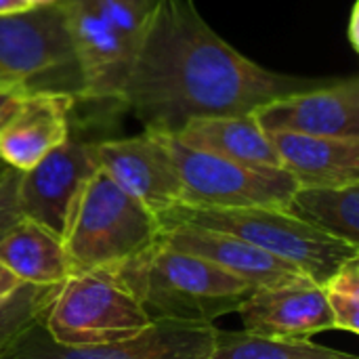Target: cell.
<instances>
[{
    "label": "cell",
    "mask_w": 359,
    "mask_h": 359,
    "mask_svg": "<svg viewBox=\"0 0 359 359\" xmlns=\"http://www.w3.org/2000/svg\"><path fill=\"white\" fill-rule=\"evenodd\" d=\"M172 137L191 149H200L219 158L250 166L280 168L273 143L257 122L255 114L196 118Z\"/></svg>",
    "instance_id": "2e32d148"
},
{
    "label": "cell",
    "mask_w": 359,
    "mask_h": 359,
    "mask_svg": "<svg viewBox=\"0 0 359 359\" xmlns=\"http://www.w3.org/2000/svg\"><path fill=\"white\" fill-rule=\"evenodd\" d=\"M358 4L353 6V11H351V23H349V38H351V44L358 48Z\"/></svg>",
    "instance_id": "4316f807"
},
{
    "label": "cell",
    "mask_w": 359,
    "mask_h": 359,
    "mask_svg": "<svg viewBox=\"0 0 359 359\" xmlns=\"http://www.w3.org/2000/svg\"><path fill=\"white\" fill-rule=\"evenodd\" d=\"M217 328L212 324L154 322L139 337L88 349L57 345L44 330V322L25 332L2 359H208Z\"/></svg>",
    "instance_id": "9c48e42d"
},
{
    "label": "cell",
    "mask_w": 359,
    "mask_h": 359,
    "mask_svg": "<svg viewBox=\"0 0 359 359\" xmlns=\"http://www.w3.org/2000/svg\"><path fill=\"white\" fill-rule=\"evenodd\" d=\"M0 265L21 284L34 286H59L74 273L63 240L29 219H21L0 240Z\"/></svg>",
    "instance_id": "e0dca14e"
},
{
    "label": "cell",
    "mask_w": 359,
    "mask_h": 359,
    "mask_svg": "<svg viewBox=\"0 0 359 359\" xmlns=\"http://www.w3.org/2000/svg\"><path fill=\"white\" fill-rule=\"evenodd\" d=\"M334 328L359 332V257L347 261L328 282L322 284Z\"/></svg>",
    "instance_id": "7402d4cb"
},
{
    "label": "cell",
    "mask_w": 359,
    "mask_h": 359,
    "mask_svg": "<svg viewBox=\"0 0 359 359\" xmlns=\"http://www.w3.org/2000/svg\"><path fill=\"white\" fill-rule=\"evenodd\" d=\"M76 103L74 95L57 90L21 95L0 126V160L19 172L36 166L72 135Z\"/></svg>",
    "instance_id": "4fadbf2b"
},
{
    "label": "cell",
    "mask_w": 359,
    "mask_h": 359,
    "mask_svg": "<svg viewBox=\"0 0 359 359\" xmlns=\"http://www.w3.org/2000/svg\"><path fill=\"white\" fill-rule=\"evenodd\" d=\"M99 168L156 217L181 204V179L164 133L97 141Z\"/></svg>",
    "instance_id": "30bf717a"
},
{
    "label": "cell",
    "mask_w": 359,
    "mask_h": 359,
    "mask_svg": "<svg viewBox=\"0 0 359 359\" xmlns=\"http://www.w3.org/2000/svg\"><path fill=\"white\" fill-rule=\"evenodd\" d=\"M29 6H46V4H53V2H59V0H25Z\"/></svg>",
    "instance_id": "83f0119b"
},
{
    "label": "cell",
    "mask_w": 359,
    "mask_h": 359,
    "mask_svg": "<svg viewBox=\"0 0 359 359\" xmlns=\"http://www.w3.org/2000/svg\"><path fill=\"white\" fill-rule=\"evenodd\" d=\"M116 271L154 322L208 326L238 311L255 290L215 263L166 248L158 240Z\"/></svg>",
    "instance_id": "7a4b0ae2"
},
{
    "label": "cell",
    "mask_w": 359,
    "mask_h": 359,
    "mask_svg": "<svg viewBox=\"0 0 359 359\" xmlns=\"http://www.w3.org/2000/svg\"><path fill=\"white\" fill-rule=\"evenodd\" d=\"M282 210L330 238L359 248V183L297 187Z\"/></svg>",
    "instance_id": "ac0fdd59"
},
{
    "label": "cell",
    "mask_w": 359,
    "mask_h": 359,
    "mask_svg": "<svg viewBox=\"0 0 359 359\" xmlns=\"http://www.w3.org/2000/svg\"><path fill=\"white\" fill-rule=\"evenodd\" d=\"M158 0H63L67 17L122 42L135 57Z\"/></svg>",
    "instance_id": "d6986e66"
},
{
    "label": "cell",
    "mask_w": 359,
    "mask_h": 359,
    "mask_svg": "<svg viewBox=\"0 0 359 359\" xmlns=\"http://www.w3.org/2000/svg\"><path fill=\"white\" fill-rule=\"evenodd\" d=\"M244 332L265 339L309 341L334 328L324 290L309 278L257 288L238 307Z\"/></svg>",
    "instance_id": "7c38bea8"
},
{
    "label": "cell",
    "mask_w": 359,
    "mask_h": 359,
    "mask_svg": "<svg viewBox=\"0 0 359 359\" xmlns=\"http://www.w3.org/2000/svg\"><path fill=\"white\" fill-rule=\"evenodd\" d=\"M97 170V141L69 135L36 166L21 172L19 208L23 219L50 229L63 240L76 200Z\"/></svg>",
    "instance_id": "ba28073f"
},
{
    "label": "cell",
    "mask_w": 359,
    "mask_h": 359,
    "mask_svg": "<svg viewBox=\"0 0 359 359\" xmlns=\"http://www.w3.org/2000/svg\"><path fill=\"white\" fill-rule=\"evenodd\" d=\"M181 179V204L200 208H284L297 181L278 166H250L191 149L166 135Z\"/></svg>",
    "instance_id": "52a82bcc"
},
{
    "label": "cell",
    "mask_w": 359,
    "mask_h": 359,
    "mask_svg": "<svg viewBox=\"0 0 359 359\" xmlns=\"http://www.w3.org/2000/svg\"><path fill=\"white\" fill-rule=\"evenodd\" d=\"M23 284L6 269V267H2L0 265V305L17 290V288H21Z\"/></svg>",
    "instance_id": "cb8c5ba5"
},
{
    "label": "cell",
    "mask_w": 359,
    "mask_h": 359,
    "mask_svg": "<svg viewBox=\"0 0 359 359\" xmlns=\"http://www.w3.org/2000/svg\"><path fill=\"white\" fill-rule=\"evenodd\" d=\"M59 286H34L23 284L0 305V359L4 358L19 339L34 326L42 324Z\"/></svg>",
    "instance_id": "44dd1931"
},
{
    "label": "cell",
    "mask_w": 359,
    "mask_h": 359,
    "mask_svg": "<svg viewBox=\"0 0 359 359\" xmlns=\"http://www.w3.org/2000/svg\"><path fill=\"white\" fill-rule=\"evenodd\" d=\"M280 160L299 187H343L359 183V139L267 133Z\"/></svg>",
    "instance_id": "9a60e30c"
},
{
    "label": "cell",
    "mask_w": 359,
    "mask_h": 359,
    "mask_svg": "<svg viewBox=\"0 0 359 359\" xmlns=\"http://www.w3.org/2000/svg\"><path fill=\"white\" fill-rule=\"evenodd\" d=\"M154 320L116 269L72 273L46 318V334L61 347L88 349L130 341Z\"/></svg>",
    "instance_id": "5b68a950"
},
{
    "label": "cell",
    "mask_w": 359,
    "mask_h": 359,
    "mask_svg": "<svg viewBox=\"0 0 359 359\" xmlns=\"http://www.w3.org/2000/svg\"><path fill=\"white\" fill-rule=\"evenodd\" d=\"M6 168H8V166H6V164H4V162H2V160H0V175H2V172H4V170H6Z\"/></svg>",
    "instance_id": "f1b7e54d"
},
{
    "label": "cell",
    "mask_w": 359,
    "mask_h": 359,
    "mask_svg": "<svg viewBox=\"0 0 359 359\" xmlns=\"http://www.w3.org/2000/svg\"><path fill=\"white\" fill-rule=\"evenodd\" d=\"M25 8H32L25 0H0V15H11Z\"/></svg>",
    "instance_id": "484cf974"
},
{
    "label": "cell",
    "mask_w": 359,
    "mask_h": 359,
    "mask_svg": "<svg viewBox=\"0 0 359 359\" xmlns=\"http://www.w3.org/2000/svg\"><path fill=\"white\" fill-rule=\"evenodd\" d=\"M208 359H358L311 341L265 339L248 332L217 330Z\"/></svg>",
    "instance_id": "ffe728a7"
},
{
    "label": "cell",
    "mask_w": 359,
    "mask_h": 359,
    "mask_svg": "<svg viewBox=\"0 0 359 359\" xmlns=\"http://www.w3.org/2000/svg\"><path fill=\"white\" fill-rule=\"evenodd\" d=\"M324 80L271 72L223 40L194 0H158L118 105L145 130L175 135L189 120L252 114Z\"/></svg>",
    "instance_id": "6da1fadb"
},
{
    "label": "cell",
    "mask_w": 359,
    "mask_h": 359,
    "mask_svg": "<svg viewBox=\"0 0 359 359\" xmlns=\"http://www.w3.org/2000/svg\"><path fill=\"white\" fill-rule=\"evenodd\" d=\"M19 97H21V93H15L11 88H2L0 86V126L6 120V116L13 111V107L17 105Z\"/></svg>",
    "instance_id": "d4e9b609"
},
{
    "label": "cell",
    "mask_w": 359,
    "mask_h": 359,
    "mask_svg": "<svg viewBox=\"0 0 359 359\" xmlns=\"http://www.w3.org/2000/svg\"><path fill=\"white\" fill-rule=\"evenodd\" d=\"M160 225H194L244 240L259 250L297 267L316 284L328 282L359 248L330 238L276 206L200 208L177 204L158 215Z\"/></svg>",
    "instance_id": "3957f363"
},
{
    "label": "cell",
    "mask_w": 359,
    "mask_h": 359,
    "mask_svg": "<svg viewBox=\"0 0 359 359\" xmlns=\"http://www.w3.org/2000/svg\"><path fill=\"white\" fill-rule=\"evenodd\" d=\"M19 179L21 172L13 168L0 175V240L23 219L19 208Z\"/></svg>",
    "instance_id": "603a6c76"
},
{
    "label": "cell",
    "mask_w": 359,
    "mask_h": 359,
    "mask_svg": "<svg viewBox=\"0 0 359 359\" xmlns=\"http://www.w3.org/2000/svg\"><path fill=\"white\" fill-rule=\"evenodd\" d=\"M158 217L101 168L84 183L63 244L74 273L118 269L156 244Z\"/></svg>",
    "instance_id": "277c9868"
},
{
    "label": "cell",
    "mask_w": 359,
    "mask_h": 359,
    "mask_svg": "<svg viewBox=\"0 0 359 359\" xmlns=\"http://www.w3.org/2000/svg\"><path fill=\"white\" fill-rule=\"evenodd\" d=\"M158 242L166 248L206 259L227 273L240 278L255 290L307 278L297 267L259 250L244 240L194 225H160Z\"/></svg>",
    "instance_id": "5bb4252c"
},
{
    "label": "cell",
    "mask_w": 359,
    "mask_h": 359,
    "mask_svg": "<svg viewBox=\"0 0 359 359\" xmlns=\"http://www.w3.org/2000/svg\"><path fill=\"white\" fill-rule=\"evenodd\" d=\"M265 133L359 139V80L320 82L252 111Z\"/></svg>",
    "instance_id": "8fae6325"
},
{
    "label": "cell",
    "mask_w": 359,
    "mask_h": 359,
    "mask_svg": "<svg viewBox=\"0 0 359 359\" xmlns=\"http://www.w3.org/2000/svg\"><path fill=\"white\" fill-rule=\"evenodd\" d=\"M0 86L21 95L69 93L80 101L82 80L63 0L0 15Z\"/></svg>",
    "instance_id": "8992f818"
}]
</instances>
